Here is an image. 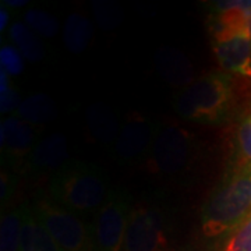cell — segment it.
<instances>
[{
	"instance_id": "1",
	"label": "cell",
	"mask_w": 251,
	"mask_h": 251,
	"mask_svg": "<svg viewBox=\"0 0 251 251\" xmlns=\"http://www.w3.org/2000/svg\"><path fill=\"white\" fill-rule=\"evenodd\" d=\"M250 214L251 165H239L205 201L201 230L206 237H221L236 230Z\"/></svg>"
},
{
	"instance_id": "2",
	"label": "cell",
	"mask_w": 251,
	"mask_h": 251,
	"mask_svg": "<svg viewBox=\"0 0 251 251\" xmlns=\"http://www.w3.org/2000/svg\"><path fill=\"white\" fill-rule=\"evenodd\" d=\"M49 197L54 204L74 214L97 212L108 200V183L98 166L92 163L67 162L53 175Z\"/></svg>"
},
{
	"instance_id": "3",
	"label": "cell",
	"mask_w": 251,
	"mask_h": 251,
	"mask_svg": "<svg viewBox=\"0 0 251 251\" xmlns=\"http://www.w3.org/2000/svg\"><path fill=\"white\" fill-rule=\"evenodd\" d=\"M233 99L232 75L211 72L193 81L180 94L176 108L181 116L197 123H218L230 108Z\"/></svg>"
},
{
	"instance_id": "4",
	"label": "cell",
	"mask_w": 251,
	"mask_h": 251,
	"mask_svg": "<svg viewBox=\"0 0 251 251\" xmlns=\"http://www.w3.org/2000/svg\"><path fill=\"white\" fill-rule=\"evenodd\" d=\"M32 211L62 251H94L92 232L77 214L48 198L36 201Z\"/></svg>"
},
{
	"instance_id": "5",
	"label": "cell",
	"mask_w": 251,
	"mask_h": 251,
	"mask_svg": "<svg viewBox=\"0 0 251 251\" xmlns=\"http://www.w3.org/2000/svg\"><path fill=\"white\" fill-rule=\"evenodd\" d=\"M131 211L128 196L119 190H112L105 204L95 212L91 229L94 251H125Z\"/></svg>"
},
{
	"instance_id": "6",
	"label": "cell",
	"mask_w": 251,
	"mask_h": 251,
	"mask_svg": "<svg viewBox=\"0 0 251 251\" xmlns=\"http://www.w3.org/2000/svg\"><path fill=\"white\" fill-rule=\"evenodd\" d=\"M194 135L180 126L158 128L148 153L150 169L173 175L183 171L194 153Z\"/></svg>"
},
{
	"instance_id": "7",
	"label": "cell",
	"mask_w": 251,
	"mask_h": 251,
	"mask_svg": "<svg viewBox=\"0 0 251 251\" xmlns=\"http://www.w3.org/2000/svg\"><path fill=\"white\" fill-rule=\"evenodd\" d=\"M211 44L222 70L251 78V34L243 28H209Z\"/></svg>"
},
{
	"instance_id": "8",
	"label": "cell",
	"mask_w": 251,
	"mask_h": 251,
	"mask_svg": "<svg viewBox=\"0 0 251 251\" xmlns=\"http://www.w3.org/2000/svg\"><path fill=\"white\" fill-rule=\"evenodd\" d=\"M125 251H168L165 218L151 206L133 208L127 232Z\"/></svg>"
},
{
	"instance_id": "9",
	"label": "cell",
	"mask_w": 251,
	"mask_h": 251,
	"mask_svg": "<svg viewBox=\"0 0 251 251\" xmlns=\"http://www.w3.org/2000/svg\"><path fill=\"white\" fill-rule=\"evenodd\" d=\"M156 131L158 128L145 117H128L117 134V155L125 161H134L145 153L148 155Z\"/></svg>"
},
{
	"instance_id": "10",
	"label": "cell",
	"mask_w": 251,
	"mask_h": 251,
	"mask_svg": "<svg viewBox=\"0 0 251 251\" xmlns=\"http://www.w3.org/2000/svg\"><path fill=\"white\" fill-rule=\"evenodd\" d=\"M1 150L13 158L25 156L34 143V133L29 126L18 117H9L0 126Z\"/></svg>"
},
{
	"instance_id": "11",
	"label": "cell",
	"mask_w": 251,
	"mask_h": 251,
	"mask_svg": "<svg viewBox=\"0 0 251 251\" xmlns=\"http://www.w3.org/2000/svg\"><path fill=\"white\" fill-rule=\"evenodd\" d=\"M69 150L66 138L60 134H52L44 138L31 153V165L35 169L62 168L67 163Z\"/></svg>"
},
{
	"instance_id": "12",
	"label": "cell",
	"mask_w": 251,
	"mask_h": 251,
	"mask_svg": "<svg viewBox=\"0 0 251 251\" xmlns=\"http://www.w3.org/2000/svg\"><path fill=\"white\" fill-rule=\"evenodd\" d=\"M156 64L161 74L173 85H183L193 80V67L187 57L175 49L159 50Z\"/></svg>"
},
{
	"instance_id": "13",
	"label": "cell",
	"mask_w": 251,
	"mask_h": 251,
	"mask_svg": "<svg viewBox=\"0 0 251 251\" xmlns=\"http://www.w3.org/2000/svg\"><path fill=\"white\" fill-rule=\"evenodd\" d=\"M87 120L92 135L102 143H109L115 137L117 138L119 134V127H117L116 117L113 113L105 106L100 105H92L88 109Z\"/></svg>"
},
{
	"instance_id": "14",
	"label": "cell",
	"mask_w": 251,
	"mask_h": 251,
	"mask_svg": "<svg viewBox=\"0 0 251 251\" xmlns=\"http://www.w3.org/2000/svg\"><path fill=\"white\" fill-rule=\"evenodd\" d=\"M18 117L25 123H45L56 115L53 100L44 94L32 95L21 102L18 108Z\"/></svg>"
},
{
	"instance_id": "15",
	"label": "cell",
	"mask_w": 251,
	"mask_h": 251,
	"mask_svg": "<svg viewBox=\"0 0 251 251\" xmlns=\"http://www.w3.org/2000/svg\"><path fill=\"white\" fill-rule=\"evenodd\" d=\"M92 35L91 23L80 14H73L67 18L64 25V42L73 53L82 52Z\"/></svg>"
},
{
	"instance_id": "16",
	"label": "cell",
	"mask_w": 251,
	"mask_h": 251,
	"mask_svg": "<svg viewBox=\"0 0 251 251\" xmlns=\"http://www.w3.org/2000/svg\"><path fill=\"white\" fill-rule=\"evenodd\" d=\"M10 38L17 45L20 54L29 62L35 63L44 57V46L36 35L25 25L16 23L10 28Z\"/></svg>"
},
{
	"instance_id": "17",
	"label": "cell",
	"mask_w": 251,
	"mask_h": 251,
	"mask_svg": "<svg viewBox=\"0 0 251 251\" xmlns=\"http://www.w3.org/2000/svg\"><path fill=\"white\" fill-rule=\"evenodd\" d=\"M23 206L9 211L0 224V251H20Z\"/></svg>"
},
{
	"instance_id": "18",
	"label": "cell",
	"mask_w": 251,
	"mask_h": 251,
	"mask_svg": "<svg viewBox=\"0 0 251 251\" xmlns=\"http://www.w3.org/2000/svg\"><path fill=\"white\" fill-rule=\"evenodd\" d=\"M25 21L39 35L52 38L59 32V24L50 14L41 10H29L25 13Z\"/></svg>"
},
{
	"instance_id": "19",
	"label": "cell",
	"mask_w": 251,
	"mask_h": 251,
	"mask_svg": "<svg viewBox=\"0 0 251 251\" xmlns=\"http://www.w3.org/2000/svg\"><path fill=\"white\" fill-rule=\"evenodd\" d=\"M36 221L32 206H23V227L20 239V251H34L36 237Z\"/></svg>"
},
{
	"instance_id": "20",
	"label": "cell",
	"mask_w": 251,
	"mask_h": 251,
	"mask_svg": "<svg viewBox=\"0 0 251 251\" xmlns=\"http://www.w3.org/2000/svg\"><path fill=\"white\" fill-rule=\"evenodd\" d=\"M221 251H251V214L230 233Z\"/></svg>"
},
{
	"instance_id": "21",
	"label": "cell",
	"mask_w": 251,
	"mask_h": 251,
	"mask_svg": "<svg viewBox=\"0 0 251 251\" xmlns=\"http://www.w3.org/2000/svg\"><path fill=\"white\" fill-rule=\"evenodd\" d=\"M237 152L240 156V165H251V115L246 117L237 130Z\"/></svg>"
},
{
	"instance_id": "22",
	"label": "cell",
	"mask_w": 251,
	"mask_h": 251,
	"mask_svg": "<svg viewBox=\"0 0 251 251\" xmlns=\"http://www.w3.org/2000/svg\"><path fill=\"white\" fill-rule=\"evenodd\" d=\"M0 62L1 70L7 74H20L24 69V63L21 59V54L11 46H3L0 50Z\"/></svg>"
},
{
	"instance_id": "23",
	"label": "cell",
	"mask_w": 251,
	"mask_h": 251,
	"mask_svg": "<svg viewBox=\"0 0 251 251\" xmlns=\"http://www.w3.org/2000/svg\"><path fill=\"white\" fill-rule=\"evenodd\" d=\"M20 100H18V94L14 88H9L6 92L1 94L0 97V110L1 113H9L14 109L20 108Z\"/></svg>"
},
{
	"instance_id": "24",
	"label": "cell",
	"mask_w": 251,
	"mask_h": 251,
	"mask_svg": "<svg viewBox=\"0 0 251 251\" xmlns=\"http://www.w3.org/2000/svg\"><path fill=\"white\" fill-rule=\"evenodd\" d=\"M14 188V181L11 180L10 175H6L4 172L1 173V202H4V200H9L11 193Z\"/></svg>"
},
{
	"instance_id": "25",
	"label": "cell",
	"mask_w": 251,
	"mask_h": 251,
	"mask_svg": "<svg viewBox=\"0 0 251 251\" xmlns=\"http://www.w3.org/2000/svg\"><path fill=\"white\" fill-rule=\"evenodd\" d=\"M0 82H1V85H0V94H3V92H6L10 88L9 74L4 72V70H0Z\"/></svg>"
},
{
	"instance_id": "26",
	"label": "cell",
	"mask_w": 251,
	"mask_h": 251,
	"mask_svg": "<svg viewBox=\"0 0 251 251\" xmlns=\"http://www.w3.org/2000/svg\"><path fill=\"white\" fill-rule=\"evenodd\" d=\"M0 17H1L0 18V20H1V23H0V29L4 31L6 24H7V21H9V13L4 9H1V11H0Z\"/></svg>"
},
{
	"instance_id": "27",
	"label": "cell",
	"mask_w": 251,
	"mask_h": 251,
	"mask_svg": "<svg viewBox=\"0 0 251 251\" xmlns=\"http://www.w3.org/2000/svg\"><path fill=\"white\" fill-rule=\"evenodd\" d=\"M6 4H7V6H11V7H21V6L27 4V1H25V0H21V1H11V0H7Z\"/></svg>"
}]
</instances>
